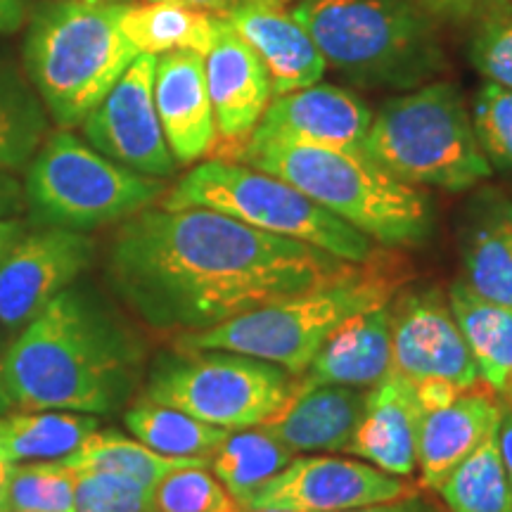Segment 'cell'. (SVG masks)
Wrapping results in <instances>:
<instances>
[{
	"mask_svg": "<svg viewBox=\"0 0 512 512\" xmlns=\"http://www.w3.org/2000/svg\"><path fill=\"white\" fill-rule=\"evenodd\" d=\"M349 264L214 209L147 207L112 238L107 278L150 328L197 332L309 290Z\"/></svg>",
	"mask_w": 512,
	"mask_h": 512,
	"instance_id": "1",
	"label": "cell"
},
{
	"mask_svg": "<svg viewBox=\"0 0 512 512\" xmlns=\"http://www.w3.org/2000/svg\"><path fill=\"white\" fill-rule=\"evenodd\" d=\"M143 347L114 311L67 287L17 332L3 354V380L22 411L110 415L131 401Z\"/></svg>",
	"mask_w": 512,
	"mask_h": 512,
	"instance_id": "2",
	"label": "cell"
},
{
	"mask_svg": "<svg viewBox=\"0 0 512 512\" xmlns=\"http://www.w3.org/2000/svg\"><path fill=\"white\" fill-rule=\"evenodd\" d=\"M406 283L403 264L373 254L323 283L280 302L223 320L214 328L183 332L176 349H221L275 363L299 377L328 339L351 318L389 304Z\"/></svg>",
	"mask_w": 512,
	"mask_h": 512,
	"instance_id": "3",
	"label": "cell"
},
{
	"mask_svg": "<svg viewBox=\"0 0 512 512\" xmlns=\"http://www.w3.org/2000/svg\"><path fill=\"white\" fill-rule=\"evenodd\" d=\"M233 157L283 178L380 245H420L432 235L434 209L427 192L387 174L363 150L261 143L242 145Z\"/></svg>",
	"mask_w": 512,
	"mask_h": 512,
	"instance_id": "4",
	"label": "cell"
},
{
	"mask_svg": "<svg viewBox=\"0 0 512 512\" xmlns=\"http://www.w3.org/2000/svg\"><path fill=\"white\" fill-rule=\"evenodd\" d=\"M292 15L358 86L413 91L446 72L437 27L413 0H299Z\"/></svg>",
	"mask_w": 512,
	"mask_h": 512,
	"instance_id": "5",
	"label": "cell"
},
{
	"mask_svg": "<svg viewBox=\"0 0 512 512\" xmlns=\"http://www.w3.org/2000/svg\"><path fill=\"white\" fill-rule=\"evenodd\" d=\"M361 150L413 188L463 192L494 174L463 95L448 81L425 83L384 102Z\"/></svg>",
	"mask_w": 512,
	"mask_h": 512,
	"instance_id": "6",
	"label": "cell"
},
{
	"mask_svg": "<svg viewBox=\"0 0 512 512\" xmlns=\"http://www.w3.org/2000/svg\"><path fill=\"white\" fill-rule=\"evenodd\" d=\"M121 10L57 0L31 22L29 76L62 128L81 126L140 55L119 27Z\"/></svg>",
	"mask_w": 512,
	"mask_h": 512,
	"instance_id": "7",
	"label": "cell"
},
{
	"mask_svg": "<svg viewBox=\"0 0 512 512\" xmlns=\"http://www.w3.org/2000/svg\"><path fill=\"white\" fill-rule=\"evenodd\" d=\"M159 207L221 211L264 233L306 242L351 264H363L375 254V242L368 235L337 219L302 190L233 159L197 164L164 192Z\"/></svg>",
	"mask_w": 512,
	"mask_h": 512,
	"instance_id": "8",
	"label": "cell"
},
{
	"mask_svg": "<svg viewBox=\"0 0 512 512\" xmlns=\"http://www.w3.org/2000/svg\"><path fill=\"white\" fill-rule=\"evenodd\" d=\"M164 192V178L112 162L69 128L38 147L24 181V200L41 226L79 233L131 219L162 200Z\"/></svg>",
	"mask_w": 512,
	"mask_h": 512,
	"instance_id": "9",
	"label": "cell"
},
{
	"mask_svg": "<svg viewBox=\"0 0 512 512\" xmlns=\"http://www.w3.org/2000/svg\"><path fill=\"white\" fill-rule=\"evenodd\" d=\"M290 392L292 375L275 363L221 349H176L152 363L143 399L240 432L271 418Z\"/></svg>",
	"mask_w": 512,
	"mask_h": 512,
	"instance_id": "10",
	"label": "cell"
},
{
	"mask_svg": "<svg viewBox=\"0 0 512 512\" xmlns=\"http://www.w3.org/2000/svg\"><path fill=\"white\" fill-rule=\"evenodd\" d=\"M155 67L157 55L140 53L81 126L100 155L143 176L169 178L178 164L157 117Z\"/></svg>",
	"mask_w": 512,
	"mask_h": 512,
	"instance_id": "11",
	"label": "cell"
},
{
	"mask_svg": "<svg viewBox=\"0 0 512 512\" xmlns=\"http://www.w3.org/2000/svg\"><path fill=\"white\" fill-rule=\"evenodd\" d=\"M415 494L403 477L382 472L366 460L335 456L292 458L261 484L245 508L280 512H339L389 503Z\"/></svg>",
	"mask_w": 512,
	"mask_h": 512,
	"instance_id": "12",
	"label": "cell"
},
{
	"mask_svg": "<svg viewBox=\"0 0 512 512\" xmlns=\"http://www.w3.org/2000/svg\"><path fill=\"white\" fill-rule=\"evenodd\" d=\"M95 242L86 233L43 226L24 233L0 261V328L17 335L91 266Z\"/></svg>",
	"mask_w": 512,
	"mask_h": 512,
	"instance_id": "13",
	"label": "cell"
},
{
	"mask_svg": "<svg viewBox=\"0 0 512 512\" xmlns=\"http://www.w3.org/2000/svg\"><path fill=\"white\" fill-rule=\"evenodd\" d=\"M392 370L413 382L444 380L465 392L479 382L467 342L441 290H406L392 299Z\"/></svg>",
	"mask_w": 512,
	"mask_h": 512,
	"instance_id": "14",
	"label": "cell"
},
{
	"mask_svg": "<svg viewBox=\"0 0 512 512\" xmlns=\"http://www.w3.org/2000/svg\"><path fill=\"white\" fill-rule=\"evenodd\" d=\"M373 112L358 95L330 83L275 95L245 145L290 143L361 150Z\"/></svg>",
	"mask_w": 512,
	"mask_h": 512,
	"instance_id": "15",
	"label": "cell"
},
{
	"mask_svg": "<svg viewBox=\"0 0 512 512\" xmlns=\"http://www.w3.org/2000/svg\"><path fill=\"white\" fill-rule=\"evenodd\" d=\"M204 74L216 133L230 145V155H235L271 105L273 86L264 62L235 34L223 15L214 46L204 55Z\"/></svg>",
	"mask_w": 512,
	"mask_h": 512,
	"instance_id": "16",
	"label": "cell"
},
{
	"mask_svg": "<svg viewBox=\"0 0 512 512\" xmlns=\"http://www.w3.org/2000/svg\"><path fill=\"white\" fill-rule=\"evenodd\" d=\"M155 107L176 164H195L219 140L209 100L204 55L171 50L157 55Z\"/></svg>",
	"mask_w": 512,
	"mask_h": 512,
	"instance_id": "17",
	"label": "cell"
},
{
	"mask_svg": "<svg viewBox=\"0 0 512 512\" xmlns=\"http://www.w3.org/2000/svg\"><path fill=\"white\" fill-rule=\"evenodd\" d=\"M223 17L264 62L271 76L273 98L313 86L323 79L328 64L309 31L287 5L240 0Z\"/></svg>",
	"mask_w": 512,
	"mask_h": 512,
	"instance_id": "18",
	"label": "cell"
},
{
	"mask_svg": "<svg viewBox=\"0 0 512 512\" xmlns=\"http://www.w3.org/2000/svg\"><path fill=\"white\" fill-rule=\"evenodd\" d=\"M415 382L394 370L368 389L366 411L349 446V456L380 467L394 477H411L418 470V444L425 420Z\"/></svg>",
	"mask_w": 512,
	"mask_h": 512,
	"instance_id": "19",
	"label": "cell"
},
{
	"mask_svg": "<svg viewBox=\"0 0 512 512\" xmlns=\"http://www.w3.org/2000/svg\"><path fill=\"white\" fill-rule=\"evenodd\" d=\"M366 401L368 389L342 384L292 389L283 406L259 427L294 453H347Z\"/></svg>",
	"mask_w": 512,
	"mask_h": 512,
	"instance_id": "20",
	"label": "cell"
},
{
	"mask_svg": "<svg viewBox=\"0 0 512 512\" xmlns=\"http://www.w3.org/2000/svg\"><path fill=\"white\" fill-rule=\"evenodd\" d=\"M501 411L503 403L494 389L477 382L451 403L427 413L418 444L420 484L437 491L448 472L496 430Z\"/></svg>",
	"mask_w": 512,
	"mask_h": 512,
	"instance_id": "21",
	"label": "cell"
},
{
	"mask_svg": "<svg viewBox=\"0 0 512 512\" xmlns=\"http://www.w3.org/2000/svg\"><path fill=\"white\" fill-rule=\"evenodd\" d=\"M392 370V302L351 318L328 339L292 389L318 384L373 389Z\"/></svg>",
	"mask_w": 512,
	"mask_h": 512,
	"instance_id": "22",
	"label": "cell"
},
{
	"mask_svg": "<svg viewBox=\"0 0 512 512\" xmlns=\"http://www.w3.org/2000/svg\"><path fill=\"white\" fill-rule=\"evenodd\" d=\"M465 283L512 309V200L486 188L467 204L460 226Z\"/></svg>",
	"mask_w": 512,
	"mask_h": 512,
	"instance_id": "23",
	"label": "cell"
},
{
	"mask_svg": "<svg viewBox=\"0 0 512 512\" xmlns=\"http://www.w3.org/2000/svg\"><path fill=\"white\" fill-rule=\"evenodd\" d=\"M448 306L475 358L479 380L503 396L512 382V309L477 294L465 280L451 285Z\"/></svg>",
	"mask_w": 512,
	"mask_h": 512,
	"instance_id": "24",
	"label": "cell"
},
{
	"mask_svg": "<svg viewBox=\"0 0 512 512\" xmlns=\"http://www.w3.org/2000/svg\"><path fill=\"white\" fill-rule=\"evenodd\" d=\"M119 27L138 53L162 55L192 50L207 55L221 27V15L181 0H147L124 5Z\"/></svg>",
	"mask_w": 512,
	"mask_h": 512,
	"instance_id": "25",
	"label": "cell"
},
{
	"mask_svg": "<svg viewBox=\"0 0 512 512\" xmlns=\"http://www.w3.org/2000/svg\"><path fill=\"white\" fill-rule=\"evenodd\" d=\"M100 430V418L76 411H19L0 415V456L10 463L64 460Z\"/></svg>",
	"mask_w": 512,
	"mask_h": 512,
	"instance_id": "26",
	"label": "cell"
},
{
	"mask_svg": "<svg viewBox=\"0 0 512 512\" xmlns=\"http://www.w3.org/2000/svg\"><path fill=\"white\" fill-rule=\"evenodd\" d=\"M72 472H112V475L131 477L136 482L157 486L171 472L185 467H209V460L200 458H171L152 451L133 437L121 432L98 430L76 448L72 456L60 460Z\"/></svg>",
	"mask_w": 512,
	"mask_h": 512,
	"instance_id": "27",
	"label": "cell"
},
{
	"mask_svg": "<svg viewBox=\"0 0 512 512\" xmlns=\"http://www.w3.org/2000/svg\"><path fill=\"white\" fill-rule=\"evenodd\" d=\"M124 422L140 444L171 458H200L211 463L214 453L230 437L228 430L147 399L128 408Z\"/></svg>",
	"mask_w": 512,
	"mask_h": 512,
	"instance_id": "28",
	"label": "cell"
},
{
	"mask_svg": "<svg viewBox=\"0 0 512 512\" xmlns=\"http://www.w3.org/2000/svg\"><path fill=\"white\" fill-rule=\"evenodd\" d=\"M448 512H512V482L505 470L498 427L439 484Z\"/></svg>",
	"mask_w": 512,
	"mask_h": 512,
	"instance_id": "29",
	"label": "cell"
},
{
	"mask_svg": "<svg viewBox=\"0 0 512 512\" xmlns=\"http://www.w3.org/2000/svg\"><path fill=\"white\" fill-rule=\"evenodd\" d=\"M294 451H290L261 427L230 432L223 446L211 458L209 470L226 486L233 501L245 508L249 498L261 484L278 475L285 465H290Z\"/></svg>",
	"mask_w": 512,
	"mask_h": 512,
	"instance_id": "30",
	"label": "cell"
},
{
	"mask_svg": "<svg viewBox=\"0 0 512 512\" xmlns=\"http://www.w3.org/2000/svg\"><path fill=\"white\" fill-rule=\"evenodd\" d=\"M10 510L76 512V472L60 460L17 463L10 479Z\"/></svg>",
	"mask_w": 512,
	"mask_h": 512,
	"instance_id": "31",
	"label": "cell"
},
{
	"mask_svg": "<svg viewBox=\"0 0 512 512\" xmlns=\"http://www.w3.org/2000/svg\"><path fill=\"white\" fill-rule=\"evenodd\" d=\"M46 131L38 107L17 88L0 81V169L17 171L36 155Z\"/></svg>",
	"mask_w": 512,
	"mask_h": 512,
	"instance_id": "32",
	"label": "cell"
},
{
	"mask_svg": "<svg viewBox=\"0 0 512 512\" xmlns=\"http://www.w3.org/2000/svg\"><path fill=\"white\" fill-rule=\"evenodd\" d=\"M157 512H238L226 486L209 467H185L171 472L155 489Z\"/></svg>",
	"mask_w": 512,
	"mask_h": 512,
	"instance_id": "33",
	"label": "cell"
},
{
	"mask_svg": "<svg viewBox=\"0 0 512 512\" xmlns=\"http://www.w3.org/2000/svg\"><path fill=\"white\" fill-rule=\"evenodd\" d=\"M472 124L491 169L512 171V91L486 81L472 102Z\"/></svg>",
	"mask_w": 512,
	"mask_h": 512,
	"instance_id": "34",
	"label": "cell"
},
{
	"mask_svg": "<svg viewBox=\"0 0 512 512\" xmlns=\"http://www.w3.org/2000/svg\"><path fill=\"white\" fill-rule=\"evenodd\" d=\"M155 489L112 472H76V512H157Z\"/></svg>",
	"mask_w": 512,
	"mask_h": 512,
	"instance_id": "35",
	"label": "cell"
},
{
	"mask_svg": "<svg viewBox=\"0 0 512 512\" xmlns=\"http://www.w3.org/2000/svg\"><path fill=\"white\" fill-rule=\"evenodd\" d=\"M470 62L486 81L512 91V8L475 24Z\"/></svg>",
	"mask_w": 512,
	"mask_h": 512,
	"instance_id": "36",
	"label": "cell"
},
{
	"mask_svg": "<svg viewBox=\"0 0 512 512\" xmlns=\"http://www.w3.org/2000/svg\"><path fill=\"white\" fill-rule=\"evenodd\" d=\"M430 17L448 22H482L496 12L510 10L512 0H413Z\"/></svg>",
	"mask_w": 512,
	"mask_h": 512,
	"instance_id": "37",
	"label": "cell"
},
{
	"mask_svg": "<svg viewBox=\"0 0 512 512\" xmlns=\"http://www.w3.org/2000/svg\"><path fill=\"white\" fill-rule=\"evenodd\" d=\"M27 209V200H24V185L10 171L0 169V219L8 216H17L19 211Z\"/></svg>",
	"mask_w": 512,
	"mask_h": 512,
	"instance_id": "38",
	"label": "cell"
},
{
	"mask_svg": "<svg viewBox=\"0 0 512 512\" xmlns=\"http://www.w3.org/2000/svg\"><path fill=\"white\" fill-rule=\"evenodd\" d=\"M339 512H439V508L415 491L411 496L396 498V501H389V503L363 505V508H351V510H339Z\"/></svg>",
	"mask_w": 512,
	"mask_h": 512,
	"instance_id": "39",
	"label": "cell"
},
{
	"mask_svg": "<svg viewBox=\"0 0 512 512\" xmlns=\"http://www.w3.org/2000/svg\"><path fill=\"white\" fill-rule=\"evenodd\" d=\"M498 448H501L503 465L512 482V406L508 403H503L501 420H498Z\"/></svg>",
	"mask_w": 512,
	"mask_h": 512,
	"instance_id": "40",
	"label": "cell"
},
{
	"mask_svg": "<svg viewBox=\"0 0 512 512\" xmlns=\"http://www.w3.org/2000/svg\"><path fill=\"white\" fill-rule=\"evenodd\" d=\"M27 233V223L19 216H8V219H0V261L3 256L15 247V242Z\"/></svg>",
	"mask_w": 512,
	"mask_h": 512,
	"instance_id": "41",
	"label": "cell"
},
{
	"mask_svg": "<svg viewBox=\"0 0 512 512\" xmlns=\"http://www.w3.org/2000/svg\"><path fill=\"white\" fill-rule=\"evenodd\" d=\"M24 22V0H0V34H12Z\"/></svg>",
	"mask_w": 512,
	"mask_h": 512,
	"instance_id": "42",
	"label": "cell"
},
{
	"mask_svg": "<svg viewBox=\"0 0 512 512\" xmlns=\"http://www.w3.org/2000/svg\"><path fill=\"white\" fill-rule=\"evenodd\" d=\"M15 463L0 456V512H10V479Z\"/></svg>",
	"mask_w": 512,
	"mask_h": 512,
	"instance_id": "43",
	"label": "cell"
},
{
	"mask_svg": "<svg viewBox=\"0 0 512 512\" xmlns=\"http://www.w3.org/2000/svg\"><path fill=\"white\" fill-rule=\"evenodd\" d=\"M185 5H192V8H202L209 12H216V15H226L228 10H233L240 0H181Z\"/></svg>",
	"mask_w": 512,
	"mask_h": 512,
	"instance_id": "44",
	"label": "cell"
},
{
	"mask_svg": "<svg viewBox=\"0 0 512 512\" xmlns=\"http://www.w3.org/2000/svg\"><path fill=\"white\" fill-rule=\"evenodd\" d=\"M12 408V401L8 396V389H5V380H3V356H0V415L8 413Z\"/></svg>",
	"mask_w": 512,
	"mask_h": 512,
	"instance_id": "45",
	"label": "cell"
},
{
	"mask_svg": "<svg viewBox=\"0 0 512 512\" xmlns=\"http://www.w3.org/2000/svg\"><path fill=\"white\" fill-rule=\"evenodd\" d=\"M64 3H93V5H126L136 0H64Z\"/></svg>",
	"mask_w": 512,
	"mask_h": 512,
	"instance_id": "46",
	"label": "cell"
},
{
	"mask_svg": "<svg viewBox=\"0 0 512 512\" xmlns=\"http://www.w3.org/2000/svg\"><path fill=\"white\" fill-rule=\"evenodd\" d=\"M261 3H273V5H287V8H290V5H294V3H299V0H261Z\"/></svg>",
	"mask_w": 512,
	"mask_h": 512,
	"instance_id": "47",
	"label": "cell"
},
{
	"mask_svg": "<svg viewBox=\"0 0 512 512\" xmlns=\"http://www.w3.org/2000/svg\"><path fill=\"white\" fill-rule=\"evenodd\" d=\"M505 396V403H508V406H512V382H510V387H508V392L503 394Z\"/></svg>",
	"mask_w": 512,
	"mask_h": 512,
	"instance_id": "48",
	"label": "cell"
},
{
	"mask_svg": "<svg viewBox=\"0 0 512 512\" xmlns=\"http://www.w3.org/2000/svg\"><path fill=\"white\" fill-rule=\"evenodd\" d=\"M238 512H280V510H254V508H240Z\"/></svg>",
	"mask_w": 512,
	"mask_h": 512,
	"instance_id": "49",
	"label": "cell"
},
{
	"mask_svg": "<svg viewBox=\"0 0 512 512\" xmlns=\"http://www.w3.org/2000/svg\"><path fill=\"white\" fill-rule=\"evenodd\" d=\"M10 512H38V510H10Z\"/></svg>",
	"mask_w": 512,
	"mask_h": 512,
	"instance_id": "50",
	"label": "cell"
}]
</instances>
